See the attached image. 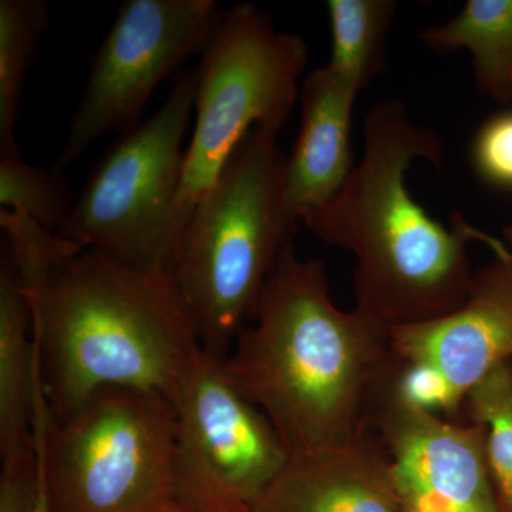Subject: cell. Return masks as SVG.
<instances>
[{
  "instance_id": "1",
  "label": "cell",
  "mask_w": 512,
  "mask_h": 512,
  "mask_svg": "<svg viewBox=\"0 0 512 512\" xmlns=\"http://www.w3.org/2000/svg\"><path fill=\"white\" fill-rule=\"evenodd\" d=\"M252 320L239 330L225 367L272 424L289 458L373 436L377 406L404 363L386 325L333 303L322 259L298 258L289 244Z\"/></svg>"
},
{
  "instance_id": "2",
  "label": "cell",
  "mask_w": 512,
  "mask_h": 512,
  "mask_svg": "<svg viewBox=\"0 0 512 512\" xmlns=\"http://www.w3.org/2000/svg\"><path fill=\"white\" fill-rule=\"evenodd\" d=\"M443 157L439 134L416 126L402 100L377 103L366 116L362 161L303 221L326 244L355 255V308L387 328L440 318L467 301L476 276L470 242L494 255L511 252L461 212L446 225L414 200L406 184L410 165L421 158L440 170Z\"/></svg>"
},
{
  "instance_id": "3",
  "label": "cell",
  "mask_w": 512,
  "mask_h": 512,
  "mask_svg": "<svg viewBox=\"0 0 512 512\" xmlns=\"http://www.w3.org/2000/svg\"><path fill=\"white\" fill-rule=\"evenodd\" d=\"M25 292L53 420L104 389L171 399L201 346L170 274L99 249L60 256Z\"/></svg>"
},
{
  "instance_id": "4",
  "label": "cell",
  "mask_w": 512,
  "mask_h": 512,
  "mask_svg": "<svg viewBox=\"0 0 512 512\" xmlns=\"http://www.w3.org/2000/svg\"><path fill=\"white\" fill-rule=\"evenodd\" d=\"M278 136L255 127L211 191L192 211L170 275L197 328L201 348L227 357L254 319L282 252L295 237Z\"/></svg>"
},
{
  "instance_id": "5",
  "label": "cell",
  "mask_w": 512,
  "mask_h": 512,
  "mask_svg": "<svg viewBox=\"0 0 512 512\" xmlns=\"http://www.w3.org/2000/svg\"><path fill=\"white\" fill-rule=\"evenodd\" d=\"M175 416L164 394L104 389L53 420L36 396L33 447L52 512H183L174 476Z\"/></svg>"
},
{
  "instance_id": "6",
  "label": "cell",
  "mask_w": 512,
  "mask_h": 512,
  "mask_svg": "<svg viewBox=\"0 0 512 512\" xmlns=\"http://www.w3.org/2000/svg\"><path fill=\"white\" fill-rule=\"evenodd\" d=\"M306 62L305 40L278 32L261 9L241 3L225 13L197 69L194 130L175 202L174 254L192 211L249 131L261 127L281 134L295 109Z\"/></svg>"
},
{
  "instance_id": "7",
  "label": "cell",
  "mask_w": 512,
  "mask_h": 512,
  "mask_svg": "<svg viewBox=\"0 0 512 512\" xmlns=\"http://www.w3.org/2000/svg\"><path fill=\"white\" fill-rule=\"evenodd\" d=\"M197 80V70L178 77L160 110L121 134L94 168L60 237L137 268L170 274L183 140Z\"/></svg>"
},
{
  "instance_id": "8",
  "label": "cell",
  "mask_w": 512,
  "mask_h": 512,
  "mask_svg": "<svg viewBox=\"0 0 512 512\" xmlns=\"http://www.w3.org/2000/svg\"><path fill=\"white\" fill-rule=\"evenodd\" d=\"M170 402L181 511L251 512L289 454L264 413L232 382L225 357L200 346Z\"/></svg>"
},
{
  "instance_id": "9",
  "label": "cell",
  "mask_w": 512,
  "mask_h": 512,
  "mask_svg": "<svg viewBox=\"0 0 512 512\" xmlns=\"http://www.w3.org/2000/svg\"><path fill=\"white\" fill-rule=\"evenodd\" d=\"M222 18L214 0L121 3L53 168L63 173L97 138L136 126L154 90L188 59L204 55Z\"/></svg>"
},
{
  "instance_id": "10",
  "label": "cell",
  "mask_w": 512,
  "mask_h": 512,
  "mask_svg": "<svg viewBox=\"0 0 512 512\" xmlns=\"http://www.w3.org/2000/svg\"><path fill=\"white\" fill-rule=\"evenodd\" d=\"M372 434L407 510L501 512L481 424L413 406L396 380L377 406Z\"/></svg>"
},
{
  "instance_id": "11",
  "label": "cell",
  "mask_w": 512,
  "mask_h": 512,
  "mask_svg": "<svg viewBox=\"0 0 512 512\" xmlns=\"http://www.w3.org/2000/svg\"><path fill=\"white\" fill-rule=\"evenodd\" d=\"M403 363L439 370L464 399L498 366L512 360V252L476 271L467 301L440 318L389 328Z\"/></svg>"
},
{
  "instance_id": "12",
  "label": "cell",
  "mask_w": 512,
  "mask_h": 512,
  "mask_svg": "<svg viewBox=\"0 0 512 512\" xmlns=\"http://www.w3.org/2000/svg\"><path fill=\"white\" fill-rule=\"evenodd\" d=\"M357 94L329 64L303 80L301 128L285 164L286 202L296 221L328 204L355 170L350 134Z\"/></svg>"
},
{
  "instance_id": "13",
  "label": "cell",
  "mask_w": 512,
  "mask_h": 512,
  "mask_svg": "<svg viewBox=\"0 0 512 512\" xmlns=\"http://www.w3.org/2000/svg\"><path fill=\"white\" fill-rule=\"evenodd\" d=\"M251 512H409L375 436L353 446L289 458Z\"/></svg>"
},
{
  "instance_id": "14",
  "label": "cell",
  "mask_w": 512,
  "mask_h": 512,
  "mask_svg": "<svg viewBox=\"0 0 512 512\" xmlns=\"http://www.w3.org/2000/svg\"><path fill=\"white\" fill-rule=\"evenodd\" d=\"M42 383L32 311L12 259L0 261V458L2 466L33 453L36 396Z\"/></svg>"
},
{
  "instance_id": "15",
  "label": "cell",
  "mask_w": 512,
  "mask_h": 512,
  "mask_svg": "<svg viewBox=\"0 0 512 512\" xmlns=\"http://www.w3.org/2000/svg\"><path fill=\"white\" fill-rule=\"evenodd\" d=\"M420 40L436 53L468 50L478 92L503 109L512 106V0H468Z\"/></svg>"
},
{
  "instance_id": "16",
  "label": "cell",
  "mask_w": 512,
  "mask_h": 512,
  "mask_svg": "<svg viewBox=\"0 0 512 512\" xmlns=\"http://www.w3.org/2000/svg\"><path fill=\"white\" fill-rule=\"evenodd\" d=\"M393 0H329L332 56L328 63L359 92L387 67V35L396 16Z\"/></svg>"
},
{
  "instance_id": "17",
  "label": "cell",
  "mask_w": 512,
  "mask_h": 512,
  "mask_svg": "<svg viewBox=\"0 0 512 512\" xmlns=\"http://www.w3.org/2000/svg\"><path fill=\"white\" fill-rule=\"evenodd\" d=\"M43 0H0V156L19 153L20 94L50 23Z\"/></svg>"
},
{
  "instance_id": "18",
  "label": "cell",
  "mask_w": 512,
  "mask_h": 512,
  "mask_svg": "<svg viewBox=\"0 0 512 512\" xmlns=\"http://www.w3.org/2000/svg\"><path fill=\"white\" fill-rule=\"evenodd\" d=\"M460 420L484 427L498 505L501 512H512V360L498 366L467 394Z\"/></svg>"
},
{
  "instance_id": "19",
  "label": "cell",
  "mask_w": 512,
  "mask_h": 512,
  "mask_svg": "<svg viewBox=\"0 0 512 512\" xmlns=\"http://www.w3.org/2000/svg\"><path fill=\"white\" fill-rule=\"evenodd\" d=\"M72 190L63 173L29 165L20 153L0 156V205L23 212L30 220L59 234L72 215Z\"/></svg>"
},
{
  "instance_id": "20",
  "label": "cell",
  "mask_w": 512,
  "mask_h": 512,
  "mask_svg": "<svg viewBox=\"0 0 512 512\" xmlns=\"http://www.w3.org/2000/svg\"><path fill=\"white\" fill-rule=\"evenodd\" d=\"M470 157L474 173L485 185L512 194V107L498 111L478 127Z\"/></svg>"
},
{
  "instance_id": "21",
  "label": "cell",
  "mask_w": 512,
  "mask_h": 512,
  "mask_svg": "<svg viewBox=\"0 0 512 512\" xmlns=\"http://www.w3.org/2000/svg\"><path fill=\"white\" fill-rule=\"evenodd\" d=\"M397 390L413 406L450 419H460L461 404L439 370L426 363H404Z\"/></svg>"
},
{
  "instance_id": "22",
  "label": "cell",
  "mask_w": 512,
  "mask_h": 512,
  "mask_svg": "<svg viewBox=\"0 0 512 512\" xmlns=\"http://www.w3.org/2000/svg\"><path fill=\"white\" fill-rule=\"evenodd\" d=\"M36 497L37 466L33 450L28 457L2 466L0 512H35Z\"/></svg>"
},
{
  "instance_id": "23",
  "label": "cell",
  "mask_w": 512,
  "mask_h": 512,
  "mask_svg": "<svg viewBox=\"0 0 512 512\" xmlns=\"http://www.w3.org/2000/svg\"><path fill=\"white\" fill-rule=\"evenodd\" d=\"M35 456H36V454H35ZM36 466H37V497H36L35 512H52V511H50L49 497H47L45 473H43L42 464H40V461L37 460V457H36Z\"/></svg>"
},
{
  "instance_id": "24",
  "label": "cell",
  "mask_w": 512,
  "mask_h": 512,
  "mask_svg": "<svg viewBox=\"0 0 512 512\" xmlns=\"http://www.w3.org/2000/svg\"><path fill=\"white\" fill-rule=\"evenodd\" d=\"M503 234L505 245H507V247L510 248V251L512 252V221L507 225V227L504 228Z\"/></svg>"
},
{
  "instance_id": "25",
  "label": "cell",
  "mask_w": 512,
  "mask_h": 512,
  "mask_svg": "<svg viewBox=\"0 0 512 512\" xmlns=\"http://www.w3.org/2000/svg\"><path fill=\"white\" fill-rule=\"evenodd\" d=\"M409 512H444V511L434 510V508L416 507V508H409Z\"/></svg>"
}]
</instances>
